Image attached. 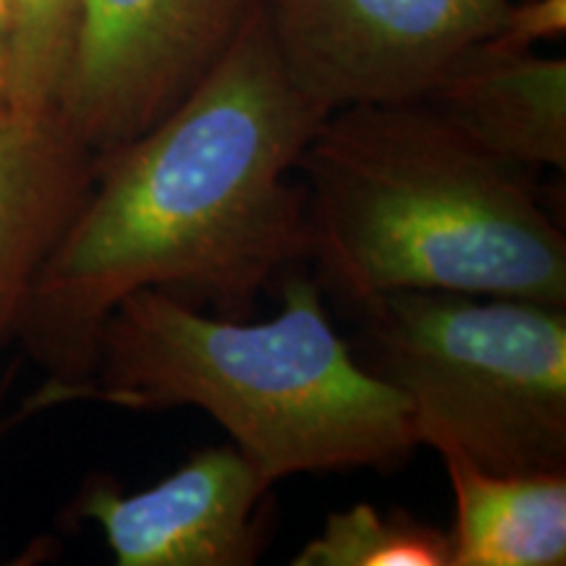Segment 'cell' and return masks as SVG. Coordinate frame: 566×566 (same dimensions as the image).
Instances as JSON below:
<instances>
[{"label":"cell","mask_w":566,"mask_h":566,"mask_svg":"<svg viewBox=\"0 0 566 566\" xmlns=\"http://www.w3.org/2000/svg\"><path fill=\"white\" fill-rule=\"evenodd\" d=\"M271 488L237 446H208L145 491L92 480L76 516L101 525L118 566H250L263 551Z\"/></svg>","instance_id":"7"},{"label":"cell","mask_w":566,"mask_h":566,"mask_svg":"<svg viewBox=\"0 0 566 566\" xmlns=\"http://www.w3.org/2000/svg\"><path fill=\"white\" fill-rule=\"evenodd\" d=\"M263 0H82L59 118L95 155L122 150L223 59Z\"/></svg>","instance_id":"5"},{"label":"cell","mask_w":566,"mask_h":566,"mask_svg":"<svg viewBox=\"0 0 566 566\" xmlns=\"http://www.w3.org/2000/svg\"><path fill=\"white\" fill-rule=\"evenodd\" d=\"M512 0H263L289 74L325 113L420 101L499 30Z\"/></svg>","instance_id":"6"},{"label":"cell","mask_w":566,"mask_h":566,"mask_svg":"<svg viewBox=\"0 0 566 566\" xmlns=\"http://www.w3.org/2000/svg\"><path fill=\"white\" fill-rule=\"evenodd\" d=\"M9 11L11 116H51L74 55L82 0H9Z\"/></svg>","instance_id":"12"},{"label":"cell","mask_w":566,"mask_h":566,"mask_svg":"<svg viewBox=\"0 0 566 566\" xmlns=\"http://www.w3.org/2000/svg\"><path fill=\"white\" fill-rule=\"evenodd\" d=\"M296 176L321 289L514 296L566 307V237L537 174L495 158L424 101L331 111Z\"/></svg>","instance_id":"2"},{"label":"cell","mask_w":566,"mask_h":566,"mask_svg":"<svg viewBox=\"0 0 566 566\" xmlns=\"http://www.w3.org/2000/svg\"><path fill=\"white\" fill-rule=\"evenodd\" d=\"M420 101L495 158L527 171L566 168V61L478 45Z\"/></svg>","instance_id":"9"},{"label":"cell","mask_w":566,"mask_h":566,"mask_svg":"<svg viewBox=\"0 0 566 566\" xmlns=\"http://www.w3.org/2000/svg\"><path fill=\"white\" fill-rule=\"evenodd\" d=\"M0 394H3V391H0ZM11 424H13V420H3V417H0V436H3L6 430L11 428Z\"/></svg>","instance_id":"15"},{"label":"cell","mask_w":566,"mask_h":566,"mask_svg":"<svg viewBox=\"0 0 566 566\" xmlns=\"http://www.w3.org/2000/svg\"><path fill=\"white\" fill-rule=\"evenodd\" d=\"M566 32V0H525L509 3L499 30L483 45L495 51H533L537 42L556 40Z\"/></svg>","instance_id":"13"},{"label":"cell","mask_w":566,"mask_h":566,"mask_svg":"<svg viewBox=\"0 0 566 566\" xmlns=\"http://www.w3.org/2000/svg\"><path fill=\"white\" fill-rule=\"evenodd\" d=\"M325 116L289 74L260 3L160 124L97 160L19 328L51 373L42 407L87 399L97 338L124 296L158 289L244 321L265 289L307 263L296 163Z\"/></svg>","instance_id":"1"},{"label":"cell","mask_w":566,"mask_h":566,"mask_svg":"<svg viewBox=\"0 0 566 566\" xmlns=\"http://www.w3.org/2000/svg\"><path fill=\"white\" fill-rule=\"evenodd\" d=\"M263 323L205 315L158 289L113 307L87 399L124 409L200 407L263 475L396 470L420 443L407 399L359 363L300 273Z\"/></svg>","instance_id":"3"},{"label":"cell","mask_w":566,"mask_h":566,"mask_svg":"<svg viewBox=\"0 0 566 566\" xmlns=\"http://www.w3.org/2000/svg\"><path fill=\"white\" fill-rule=\"evenodd\" d=\"M367 370L412 409L420 443L485 472H566V307L386 292L354 304Z\"/></svg>","instance_id":"4"},{"label":"cell","mask_w":566,"mask_h":566,"mask_svg":"<svg viewBox=\"0 0 566 566\" xmlns=\"http://www.w3.org/2000/svg\"><path fill=\"white\" fill-rule=\"evenodd\" d=\"M11 11L9 0H0V118L11 116Z\"/></svg>","instance_id":"14"},{"label":"cell","mask_w":566,"mask_h":566,"mask_svg":"<svg viewBox=\"0 0 566 566\" xmlns=\"http://www.w3.org/2000/svg\"><path fill=\"white\" fill-rule=\"evenodd\" d=\"M95 176V155L59 113L0 118V349L19 336L34 281Z\"/></svg>","instance_id":"8"},{"label":"cell","mask_w":566,"mask_h":566,"mask_svg":"<svg viewBox=\"0 0 566 566\" xmlns=\"http://www.w3.org/2000/svg\"><path fill=\"white\" fill-rule=\"evenodd\" d=\"M454 488L451 566L566 564V472L499 475L441 454Z\"/></svg>","instance_id":"10"},{"label":"cell","mask_w":566,"mask_h":566,"mask_svg":"<svg viewBox=\"0 0 566 566\" xmlns=\"http://www.w3.org/2000/svg\"><path fill=\"white\" fill-rule=\"evenodd\" d=\"M454 543L449 530L417 520L405 509L380 512L357 504L328 514L294 566H451Z\"/></svg>","instance_id":"11"}]
</instances>
